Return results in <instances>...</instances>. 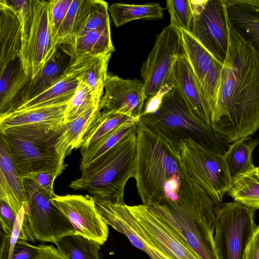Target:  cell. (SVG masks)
Here are the masks:
<instances>
[{"label": "cell", "mask_w": 259, "mask_h": 259, "mask_svg": "<svg viewBox=\"0 0 259 259\" xmlns=\"http://www.w3.org/2000/svg\"><path fill=\"white\" fill-rule=\"evenodd\" d=\"M228 48L212 115V128L232 143L259 128V55L231 24L223 4Z\"/></svg>", "instance_id": "6da1fadb"}, {"label": "cell", "mask_w": 259, "mask_h": 259, "mask_svg": "<svg viewBox=\"0 0 259 259\" xmlns=\"http://www.w3.org/2000/svg\"><path fill=\"white\" fill-rule=\"evenodd\" d=\"M139 120L177 150L180 141L188 139L222 156L230 146L192 113L174 88L162 94L156 111L141 116Z\"/></svg>", "instance_id": "7a4b0ae2"}, {"label": "cell", "mask_w": 259, "mask_h": 259, "mask_svg": "<svg viewBox=\"0 0 259 259\" xmlns=\"http://www.w3.org/2000/svg\"><path fill=\"white\" fill-rule=\"evenodd\" d=\"M134 178L142 204L149 206L164 198V187L179 179L177 150L139 120Z\"/></svg>", "instance_id": "3957f363"}, {"label": "cell", "mask_w": 259, "mask_h": 259, "mask_svg": "<svg viewBox=\"0 0 259 259\" xmlns=\"http://www.w3.org/2000/svg\"><path fill=\"white\" fill-rule=\"evenodd\" d=\"M136 125L115 146L81 170V176L69 187L86 191L93 197L124 203L125 186L135 174Z\"/></svg>", "instance_id": "277c9868"}, {"label": "cell", "mask_w": 259, "mask_h": 259, "mask_svg": "<svg viewBox=\"0 0 259 259\" xmlns=\"http://www.w3.org/2000/svg\"><path fill=\"white\" fill-rule=\"evenodd\" d=\"M214 203L193 206L164 198L147 206L179 233L200 259H219L214 235Z\"/></svg>", "instance_id": "5b68a950"}, {"label": "cell", "mask_w": 259, "mask_h": 259, "mask_svg": "<svg viewBox=\"0 0 259 259\" xmlns=\"http://www.w3.org/2000/svg\"><path fill=\"white\" fill-rule=\"evenodd\" d=\"M254 213L236 201L216 205L214 238L219 259H244L256 226Z\"/></svg>", "instance_id": "8992f818"}, {"label": "cell", "mask_w": 259, "mask_h": 259, "mask_svg": "<svg viewBox=\"0 0 259 259\" xmlns=\"http://www.w3.org/2000/svg\"><path fill=\"white\" fill-rule=\"evenodd\" d=\"M178 150L190 176L215 205L220 204L230 190L231 183L223 156L208 150L191 139L181 140Z\"/></svg>", "instance_id": "52a82bcc"}, {"label": "cell", "mask_w": 259, "mask_h": 259, "mask_svg": "<svg viewBox=\"0 0 259 259\" xmlns=\"http://www.w3.org/2000/svg\"><path fill=\"white\" fill-rule=\"evenodd\" d=\"M186 57L180 31L169 24L157 35L154 46L140 69L147 98L157 96L170 88L171 71L176 61Z\"/></svg>", "instance_id": "ba28073f"}, {"label": "cell", "mask_w": 259, "mask_h": 259, "mask_svg": "<svg viewBox=\"0 0 259 259\" xmlns=\"http://www.w3.org/2000/svg\"><path fill=\"white\" fill-rule=\"evenodd\" d=\"M1 136L22 177L44 171H54L59 176L65 168L55 149L58 137L33 134L16 139L2 134Z\"/></svg>", "instance_id": "9c48e42d"}, {"label": "cell", "mask_w": 259, "mask_h": 259, "mask_svg": "<svg viewBox=\"0 0 259 259\" xmlns=\"http://www.w3.org/2000/svg\"><path fill=\"white\" fill-rule=\"evenodd\" d=\"M190 1L193 11L190 33L223 64L228 48V35L221 0Z\"/></svg>", "instance_id": "30bf717a"}, {"label": "cell", "mask_w": 259, "mask_h": 259, "mask_svg": "<svg viewBox=\"0 0 259 259\" xmlns=\"http://www.w3.org/2000/svg\"><path fill=\"white\" fill-rule=\"evenodd\" d=\"M29 207L27 216L34 238L55 245L62 238L74 235V229L51 199L56 195L44 190L25 189Z\"/></svg>", "instance_id": "8fae6325"}, {"label": "cell", "mask_w": 259, "mask_h": 259, "mask_svg": "<svg viewBox=\"0 0 259 259\" xmlns=\"http://www.w3.org/2000/svg\"><path fill=\"white\" fill-rule=\"evenodd\" d=\"M49 1L36 0L33 20L21 41L18 59L25 74L33 78L56 55L50 26Z\"/></svg>", "instance_id": "7c38bea8"}, {"label": "cell", "mask_w": 259, "mask_h": 259, "mask_svg": "<svg viewBox=\"0 0 259 259\" xmlns=\"http://www.w3.org/2000/svg\"><path fill=\"white\" fill-rule=\"evenodd\" d=\"M51 201L69 221L74 235L82 236L101 245L107 241L108 224L98 211L94 198L85 195H56Z\"/></svg>", "instance_id": "4fadbf2b"}, {"label": "cell", "mask_w": 259, "mask_h": 259, "mask_svg": "<svg viewBox=\"0 0 259 259\" xmlns=\"http://www.w3.org/2000/svg\"><path fill=\"white\" fill-rule=\"evenodd\" d=\"M179 29L186 58L205 96L212 115L223 64L207 51L190 32Z\"/></svg>", "instance_id": "5bb4252c"}, {"label": "cell", "mask_w": 259, "mask_h": 259, "mask_svg": "<svg viewBox=\"0 0 259 259\" xmlns=\"http://www.w3.org/2000/svg\"><path fill=\"white\" fill-rule=\"evenodd\" d=\"M104 89L99 103L101 111L140 119L147 99L143 81L125 79L110 73Z\"/></svg>", "instance_id": "9a60e30c"}, {"label": "cell", "mask_w": 259, "mask_h": 259, "mask_svg": "<svg viewBox=\"0 0 259 259\" xmlns=\"http://www.w3.org/2000/svg\"><path fill=\"white\" fill-rule=\"evenodd\" d=\"M144 231L172 259H200L183 237L143 204L127 205Z\"/></svg>", "instance_id": "2e32d148"}, {"label": "cell", "mask_w": 259, "mask_h": 259, "mask_svg": "<svg viewBox=\"0 0 259 259\" xmlns=\"http://www.w3.org/2000/svg\"><path fill=\"white\" fill-rule=\"evenodd\" d=\"M169 87L178 91L194 115L212 127L209 106L186 57L175 63Z\"/></svg>", "instance_id": "e0dca14e"}, {"label": "cell", "mask_w": 259, "mask_h": 259, "mask_svg": "<svg viewBox=\"0 0 259 259\" xmlns=\"http://www.w3.org/2000/svg\"><path fill=\"white\" fill-rule=\"evenodd\" d=\"M112 53L100 55L84 54L71 57L64 74L75 78L87 86L93 95L101 100L108 76L107 69Z\"/></svg>", "instance_id": "ac0fdd59"}, {"label": "cell", "mask_w": 259, "mask_h": 259, "mask_svg": "<svg viewBox=\"0 0 259 259\" xmlns=\"http://www.w3.org/2000/svg\"><path fill=\"white\" fill-rule=\"evenodd\" d=\"M0 200L17 215L27 201L23 177L18 171L3 137L0 138Z\"/></svg>", "instance_id": "d6986e66"}, {"label": "cell", "mask_w": 259, "mask_h": 259, "mask_svg": "<svg viewBox=\"0 0 259 259\" xmlns=\"http://www.w3.org/2000/svg\"><path fill=\"white\" fill-rule=\"evenodd\" d=\"M0 30L1 73L18 59L22 37L20 19L5 0H0Z\"/></svg>", "instance_id": "ffe728a7"}, {"label": "cell", "mask_w": 259, "mask_h": 259, "mask_svg": "<svg viewBox=\"0 0 259 259\" xmlns=\"http://www.w3.org/2000/svg\"><path fill=\"white\" fill-rule=\"evenodd\" d=\"M67 104L15 110L0 116V130L23 124H64Z\"/></svg>", "instance_id": "44dd1931"}, {"label": "cell", "mask_w": 259, "mask_h": 259, "mask_svg": "<svg viewBox=\"0 0 259 259\" xmlns=\"http://www.w3.org/2000/svg\"><path fill=\"white\" fill-rule=\"evenodd\" d=\"M96 0H69L62 22L53 40L56 48L62 45L71 46L83 28Z\"/></svg>", "instance_id": "7402d4cb"}, {"label": "cell", "mask_w": 259, "mask_h": 259, "mask_svg": "<svg viewBox=\"0 0 259 259\" xmlns=\"http://www.w3.org/2000/svg\"><path fill=\"white\" fill-rule=\"evenodd\" d=\"M100 111L99 104L94 105L65 124L64 130L58 138L55 146L56 153L63 161L73 149L80 147L84 135Z\"/></svg>", "instance_id": "603a6c76"}, {"label": "cell", "mask_w": 259, "mask_h": 259, "mask_svg": "<svg viewBox=\"0 0 259 259\" xmlns=\"http://www.w3.org/2000/svg\"><path fill=\"white\" fill-rule=\"evenodd\" d=\"M10 63L0 73V116L14 111L18 98L30 77L24 73L21 63Z\"/></svg>", "instance_id": "cb8c5ba5"}, {"label": "cell", "mask_w": 259, "mask_h": 259, "mask_svg": "<svg viewBox=\"0 0 259 259\" xmlns=\"http://www.w3.org/2000/svg\"><path fill=\"white\" fill-rule=\"evenodd\" d=\"M223 2L233 27L252 44L259 55V13L235 4L232 0Z\"/></svg>", "instance_id": "d4e9b609"}, {"label": "cell", "mask_w": 259, "mask_h": 259, "mask_svg": "<svg viewBox=\"0 0 259 259\" xmlns=\"http://www.w3.org/2000/svg\"><path fill=\"white\" fill-rule=\"evenodd\" d=\"M258 144L257 139L253 140L249 136L230 144L223 157L231 181L255 167L252 161V152Z\"/></svg>", "instance_id": "484cf974"}, {"label": "cell", "mask_w": 259, "mask_h": 259, "mask_svg": "<svg viewBox=\"0 0 259 259\" xmlns=\"http://www.w3.org/2000/svg\"><path fill=\"white\" fill-rule=\"evenodd\" d=\"M78 83L75 78L63 74L54 85L38 96L22 104L16 110L68 103L74 95Z\"/></svg>", "instance_id": "4316f807"}, {"label": "cell", "mask_w": 259, "mask_h": 259, "mask_svg": "<svg viewBox=\"0 0 259 259\" xmlns=\"http://www.w3.org/2000/svg\"><path fill=\"white\" fill-rule=\"evenodd\" d=\"M55 55L34 77L30 79L23 89L18 98L15 110L22 104L48 90L62 77L66 68L63 69L61 65L57 62Z\"/></svg>", "instance_id": "83f0119b"}, {"label": "cell", "mask_w": 259, "mask_h": 259, "mask_svg": "<svg viewBox=\"0 0 259 259\" xmlns=\"http://www.w3.org/2000/svg\"><path fill=\"white\" fill-rule=\"evenodd\" d=\"M228 193L234 201L255 211L259 209V166L232 181Z\"/></svg>", "instance_id": "f1b7e54d"}, {"label": "cell", "mask_w": 259, "mask_h": 259, "mask_svg": "<svg viewBox=\"0 0 259 259\" xmlns=\"http://www.w3.org/2000/svg\"><path fill=\"white\" fill-rule=\"evenodd\" d=\"M70 47V57L87 54L96 55L113 53L115 49L111 40L110 25L91 31L76 38Z\"/></svg>", "instance_id": "f546056e"}, {"label": "cell", "mask_w": 259, "mask_h": 259, "mask_svg": "<svg viewBox=\"0 0 259 259\" xmlns=\"http://www.w3.org/2000/svg\"><path fill=\"white\" fill-rule=\"evenodd\" d=\"M163 9L157 3L144 5L114 3L109 12L116 27L130 21L142 19H159L163 17Z\"/></svg>", "instance_id": "4dcf8cb0"}, {"label": "cell", "mask_w": 259, "mask_h": 259, "mask_svg": "<svg viewBox=\"0 0 259 259\" xmlns=\"http://www.w3.org/2000/svg\"><path fill=\"white\" fill-rule=\"evenodd\" d=\"M139 119L132 118L118 126L87 149L80 151V170L92 163L121 141Z\"/></svg>", "instance_id": "1f68e13d"}, {"label": "cell", "mask_w": 259, "mask_h": 259, "mask_svg": "<svg viewBox=\"0 0 259 259\" xmlns=\"http://www.w3.org/2000/svg\"><path fill=\"white\" fill-rule=\"evenodd\" d=\"M132 118L123 114L100 111L84 136L80 147V151L87 149L115 128Z\"/></svg>", "instance_id": "d6a6232c"}, {"label": "cell", "mask_w": 259, "mask_h": 259, "mask_svg": "<svg viewBox=\"0 0 259 259\" xmlns=\"http://www.w3.org/2000/svg\"><path fill=\"white\" fill-rule=\"evenodd\" d=\"M55 245L67 259H101V245L82 236L72 235L65 236Z\"/></svg>", "instance_id": "836d02e7"}, {"label": "cell", "mask_w": 259, "mask_h": 259, "mask_svg": "<svg viewBox=\"0 0 259 259\" xmlns=\"http://www.w3.org/2000/svg\"><path fill=\"white\" fill-rule=\"evenodd\" d=\"M35 239L28 225L27 216L22 207L18 214L14 227L10 237L3 235L1 249V259H10L18 240L34 242Z\"/></svg>", "instance_id": "e575fe53"}, {"label": "cell", "mask_w": 259, "mask_h": 259, "mask_svg": "<svg viewBox=\"0 0 259 259\" xmlns=\"http://www.w3.org/2000/svg\"><path fill=\"white\" fill-rule=\"evenodd\" d=\"M100 102L87 86L79 83L74 95L67 104L64 124L71 122L92 106L99 104Z\"/></svg>", "instance_id": "d590c367"}, {"label": "cell", "mask_w": 259, "mask_h": 259, "mask_svg": "<svg viewBox=\"0 0 259 259\" xmlns=\"http://www.w3.org/2000/svg\"><path fill=\"white\" fill-rule=\"evenodd\" d=\"M166 3L170 15V24L190 32L193 11L190 0H167Z\"/></svg>", "instance_id": "8d00e7d4"}, {"label": "cell", "mask_w": 259, "mask_h": 259, "mask_svg": "<svg viewBox=\"0 0 259 259\" xmlns=\"http://www.w3.org/2000/svg\"><path fill=\"white\" fill-rule=\"evenodd\" d=\"M109 25L110 21L108 4L104 1L96 0L95 6L77 37Z\"/></svg>", "instance_id": "74e56055"}, {"label": "cell", "mask_w": 259, "mask_h": 259, "mask_svg": "<svg viewBox=\"0 0 259 259\" xmlns=\"http://www.w3.org/2000/svg\"><path fill=\"white\" fill-rule=\"evenodd\" d=\"M5 1L15 12L20 19L22 28V40L27 37L31 28L34 18L36 0Z\"/></svg>", "instance_id": "f35d334b"}, {"label": "cell", "mask_w": 259, "mask_h": 259, "mask_svg": "<svg viewBox=\"0 0 259 259\" xmlns=\"http://www.w3.org/2000/svg\"><path fill=\"white\" fill-rule=\"evenodd\" d=\"M58 176L54 171L33 173L23 177V184L55 193L53 185Z\"/></svg>", "instance_id": "ab89813d"}, {"label": "cell", "mask_w": 259, "mask_h": 259, "mask_svg": "<svg viewBox=\"0 0 259 259\" xmlns=\"http://www.w3.org/2000/svg\"><path fill=\"white\" fill-rule=\"evenodd\" d=\"M1 226L3 235L10 237L12 233L17 216L12 209L1 200Z\"/></svg>", "instance_id": "60d3db41"}, {"label": "cell", "mask_w": 259, "mask_h": 259, "mask_svg": "<svg viewBox=\"0 0 259 259\" xmlns=\"http://www.w3.org/2000/svg\"><path fill=\"white\" fill-rule=\"evenodd\" d=\"M38 251L37 245H32L26 240H18L10 259H33Z\"/></svg>", "instance_id": "b9f144b4"}, {"label": "cell", "mask_w": 259, "mask_h": 259, "mask_svg": "<svg viewBox=\"0 0 259 259\" xmlns=\"http://www.w3.org/2000/svg\"><path fill=\"white\" fill-rule=\"evenodd\" d=\"M38 251L33 259H67L59 249L53 244H38Z\"/></svg>", "instance_id": "7bdbcfd3"}, {"label": "cell", "mask_w": 259, "mask_h": 259, "mask_svg": "<svg viewBox=\"0 0 259 259\" xmlns=\"http://www.w3.org/2000/svg\"><path fill=\"white\" fill-rule=\"evenodd\" d=\"M244 259H259V225L256 226L247 246Z\"/></svg>", "instance_id": "ee69618b"}, {"label": "cell", "mask_w": 259, "mask_h": 259, "mask_svg": "<svg viewBox=\"0 0 259 259\" xmlns=\"http://www.w3.org/2000/svg\"><path fill=\"white\" fill-rule=\"evenodd\" d=\"M233 2L259 13V0H232Z\"/></svg>", "instance_id": "f6af8a7d"}, {"label": "cell", "mask_w": 259, "mask_h": 259, "mask_svg": "<svg viewBox=\"0 0 259 259\" xmlns=\"http://www.w3.org/2000/svg\"><path fill=\"white\" fill-rule=\"evenodd\" d=\"M32 132H43V133H48V134H52V135H57V136H60L59 135H57V134H53V133H50V132H46V131H30V132H26V133H24L22 134H21L18 138H17L16 139H18L20 137H21L22 135H24V134H27V133H32Z\"/></svg>", "instance_id": "bcb514c9"}]
</instances>
